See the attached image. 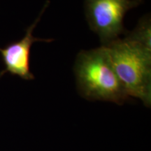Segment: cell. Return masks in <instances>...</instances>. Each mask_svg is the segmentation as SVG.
Instances as JSON below:
<instances>
[{"instance_id":"cell-1","label":"cell","mask_w":151,"mask_h":151,"mask_svg":"<svg viewBox=\"0 0 151 151\" xmlns=\"http://www.w3.org/2000/svg\"><path fill=\"white\" fill-rule=\"evenodd\" d=\"M74 73L77 89L84 99L118 105H122L129 99L104 46L81 50L76 59Z\"/></svg>"},{"instance_id":"cell-2","label":"cell","mask_w":151,"mask_h":151,"mask_svg":"<svg viewBox=\"0 0 151 151\" xmlns=\"http://www.w3.org/2000/svg\"><path fill=\"white\" fill-rule=\"evenodd\" d=\"M104 47L127 95L150 107L151 48L127 37Z\"/></svg>"},{"instance_id":"cell-3","label":"cell","mask_w":151,"mask_h":151,"mask_svg":"<svg viewBox=\"0 0 151 151\" xmlns=\"http://www.w3.org/2000/svg\"><path fill=\"white\" fill-rule=\"evenodd\" d=\"M143 0H85V11L90 29L99 36L101 46H106L125 35L124 18L128 11Z\"/></svg>"},{"instance_id":"cell-4","label":"cell","mask_w":151,"mask_h":151,"mask_svg":"<svg viewBox=\"0 0 151 151\" xmlns=\"http://www.w3.org/2000/svg\"><path fill=\"white\" fill-rule=\"evenodd\" d=\"M49 1L45 4L40 14L32 25L26 29V34L21 40L12 42L5 48H0V53L5 66V69L0 72V78L5 73H9L16 75L24 80H34L35 76L30 71V51L34 43L37 41H44L50 43L53 41L52 39H39L33 36V30L37 27L42 15L48 7Z\"/></svg>"},{"instance_id":"cell-5","label":"cell","mask_w":151,"mask_h":151,"mask_svg":"<svg viewBox=\"0 0 151 151\" xmlns=\"http://www.w3.org/2000/svg\"><path fill=\"white\" fill-rule=\"evenodd\" d=\"M125 37L151 48L150 16H146L141 19L137 27L132 32H127Z\"/></svg>"}]
</instances>
